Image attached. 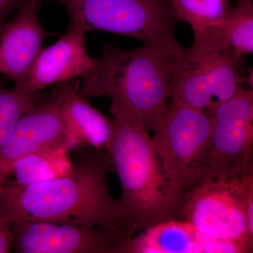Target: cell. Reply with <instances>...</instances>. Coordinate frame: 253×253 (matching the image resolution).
<instances>
[{
	"mask_svg": "<svg viewBox=\"0 0 253 253\" xmlns=\"http://www.w3.org/2000/svg\"><path fill=\"white\" fill-rule=\"evenodd\" d=\"M231 0H171L178 20L189 23L194 34L212 31L230 14Z\"/></svg>",
	"mask_w": 253,
	"mask_h": 253,
	"instance_id": "16",
	"label": "cell"
},
{
	"mask_svg": "<svg viewBox=\"0 0 253 253\" xmlns=\"http://www.w3.org/2000/svg\"><path fill=\"white\" fill-rule=\"evenodd\" d=\"M70 150H42L19 158L5 177L2 189H22L71 174L75 166L70 160Z\"/></svg>",
	"mask_w": 253,
	"mask_h": 253,
	"instance_id": "14",
	"label": "cell"
},
{
	"mask_svg": "<svg viewBox=\"0 0 253 253\" xmlns=\"http://www.w3.org/2000/svg\"><path fill=\"white\" fill-rule=\"evenodd\" d=\"M42 4L40 0H30L13 19L0 24V73L15 85L23 84L42 43L51 35L38 19Z\"/></svg>",
	"mask_w": 253,
	"mask_h": 253,
	"instance_id": "10",
	"label": "cell"
},
{
	"mask_svg": "<svg viewBox=\"0 0 253 253\" xmlns=\"http://www.w3.org/2000/svg\"><path fill=\"white\" fill-rule=\"evenodd\" d=\"M62 97L60 84L53 86L49 94H43L0 147V191L10 168L19 158L42 150L76 147L60 115Z\"/></svg>",
	"mask_w": 253,
	"mask_h": 253,
	"instance_id": "7",
	"label": "cell"
},
{
	"mask_svg": "<svg viewBox=\"0 0 253 253\" xmlns=\"http://www.w3.org/2000/svg\"><path fill=\"white\" fill-rule=\"evenodd\" d=\"M28 1L30 0H0V24L6 21L13 11L19 9Z\"/></svg>",
	"mask_w": 253,
	"mask_h": 253,
	"instance_id": "19",
	"label": "cell"
},
{
	"mask_svg": "<svg viewBox=\"0 0 253 253\" xmlns=\"http://www.w3.org/2000/svg\"><path fill=\"white\" fill-rule=\"evenodd\" d=\"M212 126V116L207 111L172 101L153 129L155 151L168 182L176 192L185 195L186 190L213 179Z\"/></svg>",
	"mask_w": 253,
	"mask_h": 253,
	"instance_id": "5",
	"label": "cell"
},
{
	"mask_svg": "<svg viewBox=\"0 0 253 253\" xmlns=\"http://www.w3.org/2000/svg\"><path fill=\"white\" fill-rule=\"evenodd\" d=\"M102 56L83 78L84 97L107 96L136 115L151 131L167 112L166 101L182 53L174 54L144 44L123 51L102 43Z\"/></svg>",
	"mask_w": 253,
	"mask_h": 253,
	"instance_id": "3",
	"label": "cell"
},
{
	"mask_svg": "<svg viewBox=\"0 0 253 253\" xmlns=\"http://www.w3.org/2000/svg\"><path fill=\"white\" fill-rule=\"evenodd\" d=\"M9 224L17 253H116L122 243L96 227L23 220Z\"/></svg>",
	"mask_w": 253,
	"mask_h": 253,
	"instance_id": "8",
	"label": "cell"
},
{
	"mask_svg": "<svg viewBox=\"0 0 253 253\" xmlns=\"http://www.w3.org/2000/svg\"><path fill=\"white\" fill-rule=\"evenodd\" d=\"M235 54L236 61L253 51V0L238 1L219 27L210 31Z\"/></svg>",
	"mask_w": 253,
	"mask_h": 253,
	"instance_id": "15",
	"label": "cell"
},
{
	"mask_svg": "<svg viewBox=\"0 0 253 253\" xmlns=\"http://www.w3.org/2000/svg\"><path fill=\"white\" fill-rule=\"evenodd\" d=\"M238 1H245V0H238Z\"/></svg>",
	"mask_w": 253,
	"mask_h": 253,
	"instance_id": "20",
	"label": "cell"
},
{
	"mask_svg": "<svg viewBox=\"0 0 253 253\" xmlns=\"http://www.w3.org/2000/svg\"><path fill=\"white\" fill-rule=\"evenodd\" d=\"M253 120L213 121L211 166L213 179L238 177L251 168Z\"/></svg>",
	"mask_w": 253,
	"mask_h": 253,
	"instance_id": "12",
	"label": "cell"
},
{
	"mask_svg": "<svg viewBox=\"0 0 253 253\" xmlns=\"http://www.w3.org/2000/svg\"><path fill=\"white\" fill-rule=\"evenodd\" d=\"M42 1L62 4L69 15L68 28L116 33L174 54L184 51L174 35L179 20L171 0Z\"/></svg>",
	"mask_w": 253,
	"mask_h": 253,
	"instance_id": "4",
	"label": "cell"
},
{
	"mask_svg": "<svg viewBox=\"0 0 253 253\" xmlns=\"http://www.w3.org/2000/svg\"><path fill=\"white\" fill-rule=\"evenodd\" d=\"M63 92L60 115L75 146L106 150L112 136L113 125L86 101L68 82L59 84Z\"/></svg>",
	"mask_w": 253,
	"mask_h": 253,
	"instance_id": "13",
	"label": "cell"
},
{
	"mask_svg": "<svg viewBox=\"0 0 253 253\" xmlns=\"http://www.w3.org/2000/svg\"><path fill=\"white\" fill-rule=\"evenodd\" d=\"M181 214L205 234L253 251L252 167L238 177L210 179L186 196Z\"/></svg>",
	"mask_w": 253,
	"mask_h": 253,
	"instance_id": "6",
	"label": "cell"
},
{
	"mask_svg": "<svg viewBox=\"0 0 253 253\" xmlns=\"http://www.w3.org/2000/svg\"><path fill=\"white\" fill-rule=\"evenodd\" d=\"M242 245L205 234L186 220L158 223L135 237L123 241L116 253H244Z\"/></svg>",
	"mask_w": 253,
	"mask_h": 253,
	"instance_id": "9",
	"label": "cell"
},
{
	"mask_svg": "<svg viewBox=\"0 0 253 253\" xmlns=\"http://www.w3.org/2000/svg\"><path fill=\"white\" fill-rule=\"evenodd\" d=\"M13 236L9 223L0 215V253L12 251Z\"/></svg>",
	"mask_w": 253,
	"mask_h": 253,
	"instance_id": "18",
	"label": "cell"
},
{
	"mask_svg": "<svg viewBox=\"0 0 253 253\" xmlns=\"http://www.w3.org/2000/svg\"><path fill=\"white\" fill-rule=\"evenodd\" d=\"M84 34L68 28L56 42L42 48L26 80L18 86L41 92L48 86L86 76L94 68L96 59L86 51Z\"/></svg>",
	"mask_w": 253,
	"mask_h": 253,
	"instance_id": "11",
	"label": "cell"
},
{
	"mask_svg": "<svg viewBox=\"0 0 253 253\" xmlns=\"http://www.w3.org/2000/svg\"><path fill=\"white\" fill-rule=\"evenodd\" d=\"M106 150L79 161L71 174L41 184L0 191V215L16 220L47 221L104 229L121 241L131 237L119 201L108 186L113 170Z\"/></svg>",
	"mask_w": 253,
	"mask_h": 253,
	"instance_id": "1",
	"label": "cell"
},
{
	"mask_svg": "<svg viewBox=\"0 0 253 253\" xmlns=\"http://www.w3.org/2000/svg\"><path fill=\"white\" fill-rule=\"evenodd\" d=\"M112 136L106 150L122 188L119 200L133 231L181 214L185 195L172 189L163 172L149 131L136 115L112 103Z\"/></svg>",
	"mask_w": 253,
	"mask_h": 253,
	"instance_id": "2",
	"label": "cell"
},
{
	"mask_svg": "<svg viewBox=\"0 0 253 253\" xmlns=\"http://www.w3.org/2000/svg\"><path fill=\"white\" fill-rule=\"evenodd\" d=\"M42 93L15 85L10 89L0 82V147L7 140L23 115L37 104Z\"/></svg>",
	"mask_w": 253,
	"mask_h": 253,
	"instance_id": "17",
	"label": "cell"
}]
</instances>
